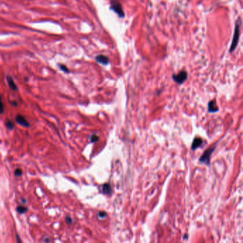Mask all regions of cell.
I'll return each mask as SVG.
<instances>
[{"mask_svg": "<svg viewBox=\"0 0 243 243\" xmlns=\"http://www.w3.org/2000/svg\"><path fill=\"white\" fill-rule=\"evenodd\" d=\"M240 24H241V19H239L238 21L236 22L235 28V32H234L233 39H232V42L231 44L230 49V52L232 53L237 47V45L238 44V40H239L240 34Z\"/></svg>", "mask_w": 243, "mask_h": 243, "instance_id": "cell-1", "label": "cell"}, {"mask_svg": "<svg viewBox=\"0 0 243 243\" xmlns=\"http://www.w3.org/2000/svg\"><path fill=\"white\" fill-rule=\"evenodd\" d=\"M111 9L115 11L119 16V17L122 18L125 16L122 6H121V4L118 0H111Z\"/></svg>", "mask_w": 243, "mask_h": 243, "instance_id": "cell-2", "label": "cell"}, {"mask_svg": "<svg viewBox=\"0 0 243 243\" xmlns=\"http://www.w3.org/2000/svg\"><path fill=\"white\" fill-rule=\"evenodd\" d=\"M215 148V147L209 148L208 149H207V150L205 151V153L202 155L201 157H200V160H199L200 162H202V163L206 164V165H210V157H211V155L212 153H213V152L214 151Z\"/></svg>", "mask_w": 243, "mask_h": 243, "instance_id": "cell-3", "label": "cell"}, {"mask_svg": "<svg viewBox=\"0 0 243 243\" xmlns=\"http://www.w3.org/2000/svg\"><path fill=\"white\" fill-rule=\"evenodd\" d=\"M188 78V73L185 71H181L178 74H174L173 76V79L178 84H182Z\"/></svg>", "mask_w": 243, "mask_h": 243, "instance_id": "cell-4", "label": "cell"}, {"mask_svg": "<svg viewBox=\"0 0 243 243\" xmlns=\"http://www.w3.org/2000/svg\"><path fill=\"white\" fill-rule=\"evenodd\" d=\"M15 120H16V122H17V124H19L20 126H23V127H29V123H28L27 119H26V118H24L23 115H17V116H16Z\"/></svg>", "mask_w": 243, "mask_h": 243, "instance_id": "cell-5", "label": "cell"}, {"mask_svg": "<svg viewBox=\"0 0 243 243\" xmlns=\"http://www.w3.org/2000/svg\"><path fill=\"white\" fill-rule=\"evenodd\" d=\"M96 60L97 62L100 63V64H103V65H107V64H109V59H108V57L104 55H102V54L96 56Z\"/></svg>", "mask_w": 243, "mask_h": 243, "instance_id": "cell-6", "label": "cell"}, {"mask_svg": "<svg viewBox=\"0 0 243 243\" xmlns=\"http://www.w3.org/2000/svg\"><path fill=\"white\" fill-rule=\"evenodd\" d=\"M203 140L200 138H195L193 140V143H192L191 149L193 150H195V149H197V148L200 147L202 144H203Z\"/></svg>", "mask_w": 243, "mask_h": 243, "instance_id": "cell-7", "label": "cell"}, {"mask_svg": "<svg viewBox=\"0 0 243 243\" xmlns=\"http://www.w3.org/2000/svg\"><path fill=\"white\" fill-rule=\"evenodd\" d=\"M219 110L216 104L215 100H213L208 103V111L210 113L217 112Z\"/></svg>", "mask_w": 243, "mask_h": 243, "instance_id": "cell-8", "label": "cell"}, {"mask_svg": "<svg viewBox=\"0 0 243 243\" xmlns=\"http://www.w3.org/2000/svg\"><path fill=\"white\" fill-rule=\"evenodd\" d=\"M7 81L8 83L10 89L13 91H17V86L16 85V83H14V80L9 76H7Z\"/></svg>", "mask_w": 243, "mask_h": 243, "instance_id": "cell-9", "label": "cell"}, {"mask_svg": "<svg viewBox=\"0 0 243 243\" xmlns=\"http://www.w3.org/2000/svg\"><path fill=\"white\" fill-rule=\"evenodd\" d=\"M102 192H103V193L106 195L111 194V192H112V189H111V185H110V184H104V185H103V187H102Z\"/></svg>", "mask_w": 243, "mask_h": 243, "instance_id": "cell-10", "label": "cell"}, {"mask_svg": "<svg viewBox=\"0 0 243 243\" xmlns=\"http://www.w3.org/2000/svg\"><path fill=\"white\" fill-rule=\"evenodd\" d=\"M17 211L20 213V214H22V213H24L26 211H27V207H24V206H19V207L17 208Z\"/></svg>", "mask_w": 243, "mask_h": 243, "instance_id": "cell-11", "label": "cell"}, {"mask_svg": "<svg viewBox=\"0 0 243 243\" xmlns=\"http://www.w3.org/2000/svg\"><path fill=\"white\" fill-rule=\"evenodd\" d=\"M58 67H59L60 69H61V71H64V72H65V73H68V72H69V71H68V68H67V67L65 65H63V64H58Z\"/></svg>", "mask_w": 243, "mask_h": 243, "instance_id": "cell-12", "label": "cell"}, {"mask_svg": "<svg viewBox=\"0 0 243 243\" xmlns=\"http://www.w3.org/2000/svg\"><path fill=\"white\" fill-rule=\"evenodd\" d=\"M90 140L91 142H92V143H94V142H96L99 140V137H98L96 135H95V134H93V135L91 136Z\"/></svg>", "mask_w": 243, "mask_h": 243, "instance_id": "cell-13", "label": "cell"}, {"mask_svg": "<svg viewBox=\"0 0 243 243\" xmlns=\"http://www.w3.org/2000/svg\"><path fill=\"white\" fill-rule=\"evenodd\" d=\"M99 217L100 218H101V219H103V218H105L106 216H107V214H106V213H105V212L101 211V212H99Z\"/></svg>", "mask_w": 243, "mask_h": 243, "instance_id": "cell-14", "label": "cell"}, {"mask_svg": "<svg viewBox=\"0 0 243 243\" xmlns=\"http://www.w3.org/2000/svg\"><path fill=\"white\" fill-rule=\"evenodd\" d=\"M6 125H7V128H8L9 129H12V128H14V125H13L12 122H11V121H7V124H6Z\"/></svg>", "mask_w": 243, "mask_h": 243, "instance_id": "cell-15", "label": "cell"}, {"mask_svg": "<svg viewBox=\"0 0 243 243\" xmlns=\"http://www.w3.org/2000/svg\"><path fill=\"white\" fill-rule=\"evenodd\" d=\"M21 174H22V171H21V169H17L15 171V172H14V175H15L16 176H20Z\"/></svg>", "mask_w": 243, "mask_h": 243, "instance_id": "cell-16", "label": "cell"}, {"mask_svg": "<svg viewBox=\"0 0 243 243\" xmlns=\"http://www.w3.org/2000/svg\"><path fill=\"white\" fill-rule=\"evenodd\" d=\"M3 112H4V105H3L1 99L0 98V113H2Z\"/></svg>", "mask_w": 243, "mask_h": 243, "instance_id": "cell-17", "label": "cell"}, {"mask_svg": "<svg viewBox=\"0 0 243 243\" xmlns=\"http://www.w3.org/2000/svg\"><path fill=\"white\" fill-rule=\"evenodd\" d=\"M66 222L68 224H71V222H72V220H71V218L68 216H67L66 217Z\"/></svg>", "mask_w": 243, "mask_h": 243, "instance_id": "cell-18", "label": "cell"}]
</instances>
